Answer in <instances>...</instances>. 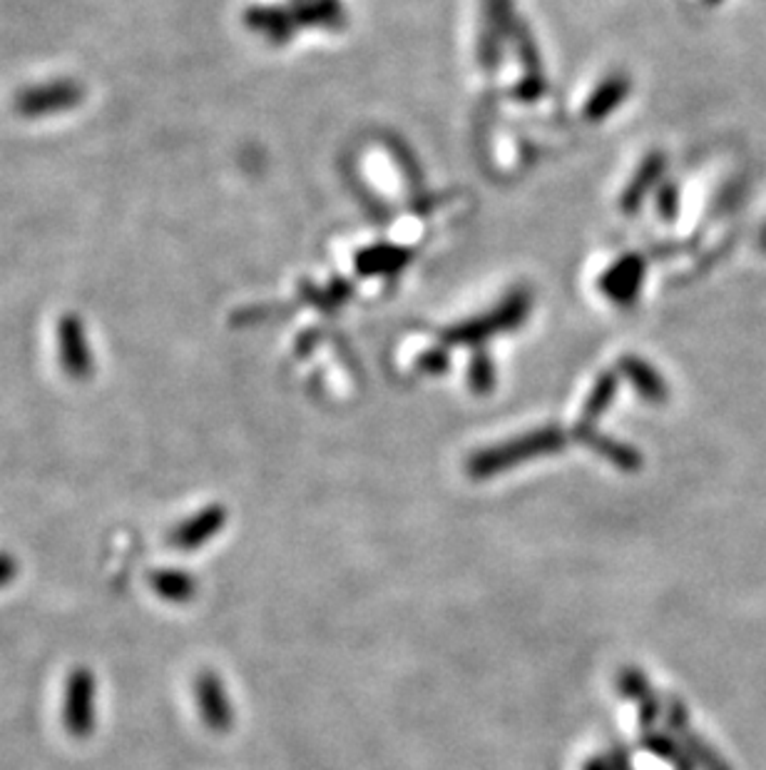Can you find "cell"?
I'll list each match as a JSON object with an SVG mask.
<instances>
[{"mask_svg":"<svg viewBox=\"0 0 766 770\" xmlns=\"http://www.w3.org/2000/svg\"><path fill=\"white\" fill-rule=\"evenodd\" d=\"M194 706L202 723L215 733H227L234 725V704L227 685L215 671H202L194 679Z\"/></svg>","mask_w":766,"mask_h":770,"instance_id":"cell-3","label":"cell"},{"mask_svg":"<svg viewBox=\"0 0 766 770\" xmlns=\"http://www.w3.org/2000/svg\"><path fill=\"white\" fill-rule=\"evenodd\" d=\"M583 770H610L608 758H590V760H587V763L583 766Z\"/></svg>","mask_w":766,"mask_h":770,"instance_id":"cell-11","label":"cell"},{"mask_svg":"<svg viewBox=\"0 0 766 770\" xmlns=\"http://www.w3.org/2000/svg\"><path fill=\"white\" fill-rule=\"evenodd\" d=\"M560 444H563V439H560L556 431H540V434L525 437L521 442L496 446V450L473 456L468 469H471L473 479H488L496 471H503L508 467H515L518 462L531 459L533 454L560 450Z\"/></svg>","mask_w":766,"mask_h":770,"instance_id":"cell-2","label":"cell"},{"mask_svg":"<svg viewBox=\"0 0 766 770\" xmlns=\"http://www.w3.org/2000/svg\"><path fill=\"white\" fill-rule=\"evenodd\" d=\"M675 735L679 739V743H682V748L687 750V756L692 758L694 766H700L702 770H731L727 760L722 758L719 753L702 739V735H697L689 725Z\"/></svg>","mask_w":766,"mask_h":770,"instance_id":"cell-7","label":"cell"},{"mask_svg":"<svg viewBox=\"0 0 766 770\" xmlns=\"http://www.w3.org/2000/svg\"><path fill=\"white\" fill-rule=\"evenodd\" d=\"M608 766H610V770H635L633 763H629L627 750H623V748H615V750L610 753Z\"/></svg>","mask_w":766,"mask_h":770,"instance_id":"cell-10","label":"cell"},{"mask_svg":"<svg viewBox=\"0 0 766 770\" xmlns=\"http://www.w3.org/2000/svg\"><path fill=\"white\" fill-rule=\"evenodd\" d=\"M63 728L73 739L85 741L98 728V679L88 666H78L67 673L61 706Z\"/></svg>","mask_w":766,"mask_h":770,"instance_id":"cell-1","label":"cell"},{"mask_svg":"<svg viewBox=\"0 0 766 770\" xmlns=\"http://www.w3.org/2000/svg\"><path fill=\"white\" fill-rule=\"evenodd\" d=\"M227 521L229 516L225 506L209 504L177 523V527L169 531V544L180 548V552H194V548L209 544V541L227 527Z\"/></svg>","mask_w":766,"mask_h":770,"instance_id":"cell-4","label":"cell"},{"mask_svg":"<svg viewBox=\"0 0 766 770\" xmlns=\"http://www.w3.org/2000/svg\"><path fill=\"white\" fill-rule=\"evenodd\" d=\"M15 577H18V561H15V556L0 552V589L13 583Z\"/></svg>","mask_w":766,"mask_h":770,"instance_id":"cell-9","label":"cell"},{"mask_svg":"<svg viewBox=\"0 0 766 770\" xmlns=\"http://www.w3.org/2000/svg\"><path fill=\"white\" fill-rule=\"evenodd\" d=\"M150 586L167 604H190L197 596L200 583L194 573L177 569V566H165V569L150 573Z\"/></svg>","mask_w":766,"mask_h":770,"instance_id":"cell-5","label":"cell"},{"mask_svg":"<svg viewBox=\"0 0 766 770\" xmlns=\"http://www.w3.org/2000/svg\"><path fill=\"white\" fill-rule=\"evenodd\" d=\"M617 689L623 696L633 698L640 704V721L650 728L654 721H658L662 714V704L660 698L654 696L650 681H647V676L642 671H637V668H625V671H620L617 679Z\"/></svg>","mask_w":766,"mask_h":770,"instance_id":"cell-6","label":"cell"},{"mask_svg":"<svg viewBox=\"0 0 766 770\" xmlns=\"http://www.w3.org/2000/svg\"><path fill=\"white\" fill-rule=\"evenodd\" d=\"M642 743L647 750L654 753V756L662 760H667V763H672L677 770H694L692 758L687 756V750L682 748L679 739H672V735L665 733H647Z\"/></svg>","mask_w":766,"mask_h":770,"instance_id":"cell-8","label":"cell"}]
</instances>
